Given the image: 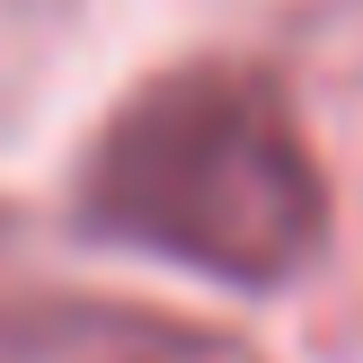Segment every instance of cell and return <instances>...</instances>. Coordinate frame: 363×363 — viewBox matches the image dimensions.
Returning <instances> with one entry per match:
<instances>
[{"mask_svg": "<svg viewBox=\"0 0 363 363\" xmlns=\"http://www.w3.org/2000/svg\"><path fill=\"white\" fill-rule=\"evenodd\" d=\"M80 222L213 284L275 293L328 248V177L266 71L186 62L142 80L89 142Z\"/></svg>", "mask_w": 363, "mask_h": 363, "instance_id": "cell-1", "label": "cell"}, {"mask_svg": "<svg viewBox=\"0 0 363 363\" xmlns=\"http://www.w3.org/2000/svg\"><path fill=\"white\" fill-rule=\"evenodd\" d=\"M0 363H257L240 337L98 293H9Z\"/></svg>", "mask_w": 363, "mask_h": 363, "instance_id": "cell-2", "label": "cell"}]
</instances>
